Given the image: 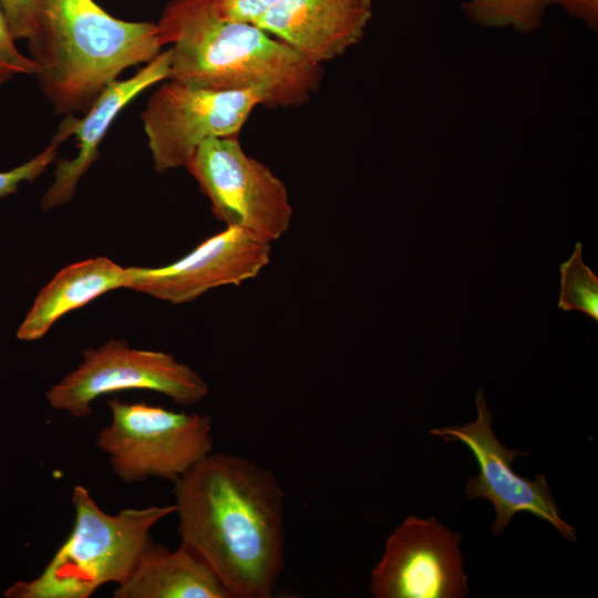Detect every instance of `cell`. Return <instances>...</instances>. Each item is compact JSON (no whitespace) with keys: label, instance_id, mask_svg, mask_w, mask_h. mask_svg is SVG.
Segmentation results:
<instances>
[{"label":"cell","instance_id":"6da1fadb","mask_svg":"<svg viewBox=\"0 0 598 598\" xmlns=\"http://www.w3.org/2000/svg\"><path fill=\"white\" fill-rule=\"evenodd\" d=\"M177 534L230 598H269L285 567V492L276 475L210 452L174 482Z\"/></svg>","mask_w":598,"mask_h":598},{"label":"cell","instance_id":"7a4b0ae2","mask_svg":"<svg viewBox=\"0 0 598 598\" xmlns=\"http://www.w3.org/2000/svg\"><path fill=\"white\" fill-rule=\"evenodd\" d=\"M173 80L214 91H252L260 105L300 107L323 69L252 23L225 18L217 0H169L156 22Z\"/></svg>","mask_w":598,"mask_h":598},{"label":"cell","instance_id":"3957f363","mask_svg":"<svg viewBox=\"0 0 598 598\" xmlns=\"http://www.w3.org/2000/svg\"><path fill=\"white\" fill-rule=\"evenodd\" d=\"M27 42L43 95L66 116L86 113L124 70L163 48L156 22L114 18L94 0H42L38 32Z\"/></svg>","mask_w":598,"mask_h":598},{"label":"cell","instance_id":"277c9868","mask_svg":"<svg viewBox=\"0 0 598 598\" xmlns=\"http://www.w3.org/2000/svg\"><path fill=\"white\" fill-rule=\"evenodd\" d=\"M74 523L44 569L29 581L10 586V598H89L110 582L121 585L154 543L152 528L175 514V505L124 508L109 514L87 488L75 485Z\"/></svg>","mask_w":598,"mask_h":598},{"label":"cell","instance_id":"5b68a950","mask_svg":"<svg viewBox=\"0 0 598 598\" xmlns=\"http://www.w3.org/2000/svg\"><path fill=\"white\" fill-rule=\"evenodd\" d=\"M112 417L101 429L96 446L112 472L125 483L151 477L175 482L213 452L208 415L176 412L144 402L107 401Z\"/></svg>","mask_w":598,"mask_h":598},{"label":"cell","instance_id":"8992f818","mask_svg":"<svg viewBox=\"0 0 598 598\" xmlns=\"http://www.w3.org/2000/svg\"><path fill=\"white\" fill-rule=\"evenodd\" d=\"M83 360L45 393L49 405L75 419L92 414L97 398L127 390H148L178 405H193L209 393L204 379L188 364L163 351L131 348L110 339L82 352Z\"/></svg>","mask_w":598,"mask_h":598},{"label":"cell","instance_id":"52a82bcc","mask_svg":"<svg viewBox=\"0 0 598 598\" xmlns=\"http://www.w3.org/2000/svg\"><path fill=\"white\" fill-rule=\"evenodd\" d=\"M210 200L217 220L274 243L290 227L293 208L285 183L247 155L238 137L203 142L186 166Z\"/></svg>","mask_w":598,"mask_h":598},{"label":"cell","instance_id":"ba28073f","mask_svg":"<svg viewBox=\"0 0 598 598\" xmlns=\"http://www.w3.org/2000/svg\"><path fill=\"white\" fill-rule=\"evenodd\" d=\"M257 105L260 99L252 91H214L163 81L141 113L154 169L185 167L203 142L238 137Z\"/></svg>","mask_w":598,"mask_h":598},{"label":"cell","instance_id":"9c48e42d","mask_svg":"<svg viewBox=\"0 0 598 598\" xmlns=\"http://www.w3.org/2000/svg\"><path fill=\"white\" fill-rule=\"evenodd\" d=\"M475 421L430 432L447 442H461L474 455L478 474L470 478L465 493L471 499L484 497L493 504V534L499 535L517 513L527 512L551 524L568 540L576 542L575 529L560 517L545 475L529 480L514 471V460L528 453L509 450L495 436L482 388L475 394Z\"/></svg>","mask_w":598,"mask_h":598},{"label":"cell","instance_id":"30bf717a","mask_svg":"<svg viewBox=\"0 0 598 598\" xmlns=\"http://www.w3.org/2000/svg\"><path fill=\"white\" fill-rule=\"evenodd\" d=\"M461 535L436 518L409 516L389 536L371 571L375 598H461L468 592Z\"/></svg>","mask_w":598,"mask_h":598},{"label":"cell","instance_id":"8fae6325","mask_svg":"<svg viewBox=\"0 0 598 598\" xmlns=\"http://www.w3.org/2000/svg\"><path fill=\"white\" fill-rule=\"evenodd\" d=\"M271 249L272 243L246 229L226 227L169 265L128 267L126 288L174 305L193 301L214 288L256 278Z\"/></svg>","mask_w":598,"mask_h":598},{"label":"cell","instance_id":"7c38bea8","mask_svg":"<svg viewBox=\"0 0 598 598\" xmlns=\"http://www.w3.org/2000/svg\"><path fill=\"white\" fill-rule=\"evenodd\" d=\"M169 74L171 52L167 49L133 76L109 84L83 117L66 116L51 143L59 145L75 135L78 153L71 159L56 162L53 183L41 199L42 209H53L73 198L80 179L97 158L99 146L120 112L146 89L168 80Z\"/></svg>","mask_w":598,"mask_h":598},{"label":"cell","instance_id":"4fadbf2b","mask_svg":"<svg viewBox=\"0 0 598 598\" xmlns=\"http://www.w3.org/2000/svg\"><path fill=\"white\" fill-rule=\"evenodd\" d=\"M372 16V0H279L255 25L322 65L360 42Z\"/></svg>","mask_w":598,"mask_h":598},{"label":"cell","instance_id":"5bb4252c","mask_svg":"<svg viewBox=\"0 0 598 598\" xmlns=\"http://www.w3.org/2000/svg\"><path fill=\"white\" fill-rule=\"evenodd\" d=\"M114 598H230L210 566L188 545L175 550L153 543Z\"/></svg>","mask_w":598,"mask_h":598},{"label":"cell","instance_id":"9a60e30c","mask_svg":"<svg viewBox=\"0 0 598 598\" xmlns=\"http://www.w3.org/2000/svg\"><path fill=\"white\" fill-rule=\"evenodd\" d=\"M127 268L105 257L75 262L60 270L39 292L17 337L41 339L64 315L97 297L127 286Z\"/></svg>","mask_w":598,"mask_h":598},{"label":"cell","instance_id":"2e32d148","mask_svg":"<svg viewBox=\"0 0 598 598\" xmlns=\"http://www.w3.org/2000/svg\"><path fill=\"white\" fill-rule=\"evenodd\" d=\"M465 16L476 24L513 27L529 33L540 27L547 9L556 0H458Z\"/></svg>","mask_w":598,"mask_h":598},{"label":"cell","instance_id":"e0dca14e","mask_svg":"<svg viewBox=\"0 0 598 598\" xmlns=\"http://www.w3.org/2000/svg\"><path fill=\"white\" fill-rule=\"evenodd\" d=\"M558 308L580 311L598 321V277L582 260V244L576 243L571 256L560 265Z\"/></svg>","mask_w":598,"mask_h":598},{"label":"cell","instance_id":"ac0fdd59","mask_svg":"<svg viewBox=\"0 0 598 598\" xmlns=\"http://www.w3.org/2000/svg\"><path fill=\"white\" fill-rule=\"evenodd\" d=\"M16 39L0 8V86L19 75H37L38 65L18 49Z\"/></svg>","mask_w":598,"mask_h":598},{"label":"cell","instance_id":"d6986e66","mask_svg":"<svg viewBox=\"0 0 598 598\" xmlns=\"http://www.w3.org/2000/svg\"><path fill=\"white\" fill-rule=\"evenodd\" d=\"M0 8L17 41H28L37 34L42 0H0Z\"/></svg>","mask_w":598,"mask_h":598},{"label":"cell","instance_id":"ffe728a7","mask_svg":"<svg viewBox=\"0 0 598 598\" xmlns=\"http://www.w3.org/2000/svg\"><path fill=\"white\" fill-rule=\"evenodd\" d=\"M58 145L50 143L41 153L10 169L0 172V198L14 194L23 182L32 183L55 162Z\"/></svg>","mask_w":598,"mask_h":598},{"label":"cell","instance_id":"44dd1931","mask_svg":"<svg viewBox=\"0 0 598 598\" xmlns=\"http://www.w3.org/2000/svg\"><path fill=\"white\" fill-rule=\"evenodd\" d=\"M279 0H217L220 13L230 20L255 24Z\"/></svg>","mask_w":598,"mask_h":598},{"label":"cell","instance_id":"7402d4cb","mask_svg":"<svg viewBox=\"0 0 598 598\" xmlns=\"http://www.w3.org/2000/svg\"><path fill=\"white\" fill-rule=\"evenodd\" d=\"M571 17L584 21L591 30L598 27V0H556Z\"/></svg>","mask_w":598,"mask_h":598}]
</instances>
